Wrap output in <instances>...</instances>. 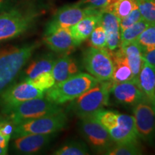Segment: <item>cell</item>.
I'll use <instances>...</instances> for the list:
<instances>
[{"label": "cell", "instance_id": "cell-1", "mask_svg": "<svg viewBox=\"0 0 155 155\" xmlns=\"http://www.w3.org/2000/svg\"><path fill=\"white\" fill-rule=\"evenodd\" d=\"M38 47V42H34L0 48V94L22 72Z\"/></svg>", "mask_w": 155, "mask_h": 155}, {"label": "cell", "instance_id": "cell-2", "mask_svg": "<svg viewBox=\"0 0 155 155\" xmlns=\"http://www.w3.org/2000/svg\"><path fill=\"white\" fill-rule=\"evenodd\" d=\"M100 82L88 73H79L67 80L56 83L45 92V97L58 105L71 101Z\"/></svg>", "mask_w": 155, "mask_h": 155}, {"label": "cell", "instance_id": "cell-3", "mask_svg": "<svg viewBox=\"0 0 155 155\" xmlns=\"http://www.w3.org/2000/svg\"><path fill=\"white\" fill-rule=\"evenodd\" d=\"M113 83L111 80L100 81L84 94L71 101L69 108L80 119L94 115L104 106H108Z\"/></svg>", "mask_w": 155, "mask_h": 155}, {"label": "cell", "instance_id": "cell-4", "mask_svg": "<svg viewBox=\"0 0 155 155\" xmlns=\"http://www.w3.org/2000/svg\"><path fill=\"white\" fill-rule=\"evenodd\" d=\"M36 15L35 12L13 7L0 13V42L13 40L28 30Z\"/></svg>", "mask_w": 155, "mask_h": 155}, {"label": "cell", "instance_id": "cell-5", "mask_svg": "<svg viewBox=\"0 0 155 155\" xmlns=\"http://www.w3.org/2000/svg\"><path fill=\"white\" fill-rule=\"evenodd\" d=\"M63 111L60 105L51 102L45 97L26 101L3 114L15 126L28 120L51 115Z\"/></svg>", "mask_w": 155, "mask_h": 155}, {"label": "cell", "instance_id": "cell-6", "mask_svg": "<svg viewBox=\"0 0 155 155\" xmlns=\"http://www.w3.org/2000/svg\"><path fill=\"white\" fill-rule=\"evenodd\" d=\"M68 123L66 114L63 111L51 115L28 120L15 125L12 138L26 134H55L65 127Z\"/></svg>", "mask_w": 155, "mask_h": 155}, {"label": "cell", "instance_id": "cell-7", "mask_svg": "<svg viewBox=\"0 0 155 155\" xmlns=\"http://www.w3.org/2000/svg\"><path fill=\"white\" fill-rule=\"evenodd\" d=\"M83 65L85 69L99 81L111 80L114 63L110 50L90 47L83 52Z\"/></svg>", "mask_w": 155, "mask_h": 155}, {"label": "cell", "instance_id": "cell-8", "mask_svg": "<svg viewBox=\"0 0 155 155\" xmlns=\"http://www.w3.org/2000/svg\"><path fill=\"white\" fill-rule=\"evenodd\" d=\"M79 129L89 145L97 152L106 153L114 145L108 131L94 116L81 118Z\"/></svg>", "mask_w": 155, "mask_h": 155}, {"label": "cell", "instance_id": "cell-9", "mask_svg": "<svg viewBox=\"0 0 155 155\" xmlns=\"http://www.w3.org/2000/svg\"><path fill=\"white\" fill-rule=\"evenodd\" d=\"M45 97V92L36 88L25 81L10 85L0 94V107L2 114L6 113L26 101Z\"/></svg>", "mask_w": 155, "mask_h": 155}, {"label": "cell", "instance_id": "cell-10", "mask_svg": "<svg viewBox=\"0 0 155 155\" xmlns=\"http://www.w3.org/2000/svg\"><path fill=\"white\" fill-rule=\"evenodd\" d=\"M101 12L96 9L83 7L81 2L63 6L58 9L51 20L48 23L45 34L58 28H71L85 17Z\"/></svg>", "mask_w": 155, "mask_h": 155}, {"label": "cell", "instance_id": "cell-11", "mask_svg": "<svg viewBox=\"0 0 155 155\" xmlns=\"http://www.w3.org/2000/svg\"><path fill=\"white\" fill-rule=\"evenodd\" d=\"M134 107V119L139 138L152 142L155 138V110L146 98Z\"/></svg>", "mask_w": 155, "mask_h": 155}, {"label": "cell", "instance_id": "cell-12", "mask_svg": "<svg viewBox=\"0 0 155 155\" xmlns=\"http://www.w3.org/2000/svg\"><path fill=\"white\" fill-rule=\"evenodd\" d=\"M43 41L53 52L68 55L78 47L71 33V28H63L55 29L44 35Z\"/></svg>", "mask_w": 155, "mask_h": 155}, {"label": "cell", "instance_id": "cell-13", "mask_svg": "<svg viewBox=\"0 0 155 155\" xmlns=\"http://www.w3.org/2000/svg\"><path fill=\"white\" fill-rule=\"evenodd\" d=\"M111 93L120 104L134 106L147 98L139 87L138 81L133 80L121 83H113Z\"/></svg>", "mask_w": 155, "mask_h": 155}, {"label": "cell", "instance_id": "cell-14", "mask_svg": "<svg viewBox=\"0 0 155 155\" xmlns=\"http://www.w3.org/2000/svg\"><path fill=\"white\" fill-rule=\"evenodd\" d=\"M55 134H26L14 138L13 149L21 154H35L47 146Z\"/></svg>", "mask_w": 155, "mask_h": 155}, {"label": "cell", "instance_id": "cell-15", "mask_svg": "<svg viewBox=\"0 0 155 155\" xmlns=\"http://www.w3.org/2000/svg\"><path fill=\"white\" fill-rule=\"evenodd\" d=\"M108 132L116 144L138 141L134 116L119 114L117 126L108 130Z\"/></svg>", "mask_w": 155, "mask_h": 155}, {"label": "cell", "instance_id": "cell-16", "mask_svg": "<svg viewBox=\"0 0 155 155\" xmlns=\"http://www.w3.org/2000/svg\"><path fill=\"white\" fill-rule=\"evenodd\" d=\"M98 25H101L106 31V48L110 51H114L119 46L120 42V19L113 13L101 12Z\"/></svg>", "mask_w": 155, "mask_h": 155}, {"label": "cell", "instance_id": "cell-17", "mask_svg": "<svg viewBox=\"0 0 155 155\" xmlns=\"http://www.w3.org/2000/svg\"><path fill=\"white\" fill-rule=\"evenodd\" d=\"M138 82L141 90L155 110V67L144 60L138 77Z\"/></svg>", "mask_w": 155, "mask_h": 155}, {"label": "cell", "instance_id": "cell-18", "mask_svg": "<svg viewBox=\"0 0 155 155\" xmlns=\"http://www.w3.org/2000/svg\"><path fill=\"white\" fill-rule=\"evenodd\" d=\"M56 58L53 54L49 53L40 56L34 60L22 71L21 81H26L32 79L40 74L46 72H51L54 64L55 63Z\"/></svg>", "mask_w": 155, "mask_h": 155}, {"label": "cell", "instance_id": "cell-19", "mask_svg": "<svg viewBox=\"0 0 155 155\" xmlns=\"http://www.w3.org/2000/svg\"><path fill=\"white\" fill-rule=\"evenodd\" d=\"M111 53L114 63V71L111 81L114 83H121L134 79L131 70L128 63L125 54L121 48Z\"/></svg>", "mask_w": 155, "mask_h": 155}, {"label": "cell", "instance_id": "cell-20", "mask_svg": "<svg viewBox=\"0 0 155 155\" xmlns=\"http://www.w3.org/2000/svg\"><path fill=\"white\" fill-rule=\"evenodd\" d=\"M79 71L78 65L74 58L68 55H65L56 60L51 72L56 84L78 74Z\"/></svg>", "mask_w": 155, "mask_h": 155}, {"label": "cell", "instance_id": "cell-21", "mask_svg": "<svg viewBox=\"0 0 155 155\" xmlns=\"http://www.w3.org/2000/svg\"><path fill=\"white\" fill-rule=\"evenodd\" d=\"M101 13L89 15L71 27V33L78 46L90 37L95 28L98 25Z\"/></svg>", "mask_w": 155, "mask_h": 155}, {"label": "cell", "instance_id": "cell-22", "mask_svg": "<svg viewBox=\"0 0 155 155\" xmlns=\"http://www.w3.org/2000/svg\"><path fill=\"white\" fill-rule=\"evenodd\" d=\"M123 50L127 58L135 80L138 81V77L142 67L144 59L142 58V51L139 45L136 41L131 42L124 47L120 48Z\"/></svg>", "mask_w": 155, "mask_h": 155}, {"label": "cell", "instance_id": "cell-23", "mask_svg": "<svg viewBox=\"0 0 155 155\" xmlns=\"http://www.w3.org/2000/svg\"><path fill=\"white\" fill-rule=\"evenodd\" d=\"M150 23L147 22L144 19L120 32V42L119 48H123L131 42L136 41L138 37L150 25Z\"/></svg>", "mask_w": 155, "mask_h": 155}, {"label": "cell", "instance_id": "cell-24", "mask_svg": "<svg viewBox=\"0 0 155 155\" xmlns=\"http://www.w3.org/2000/svg\"><path fill=\"white\" fill-rule=\"evenodd\" d=\"M136 6L135 0H110L104 11L113 13L121 19L127 17Z\"/></svg>", "mask_w": 155, "mask_h": 155}, {"label": "cell", "instance_id": "cell-25", "mask_svg": "<svg viewBox=\"0 0 155 155\" xmlns=\"http://www.w3.org/2000/svg\"><path fill=\"white\" fill-rule=\"evenodd\" d=\"M15 125L5 115L0 116V155L8 152L9 141L12 137Z\"/></svg>", "mask_w": 155, "mask_h": 155}, {"label": "cell", "instance_id": "cell-26", "mask_svg": "<svg viewBox=\"0 0 155 155\" xmlns=\"http://www.w3.org/2000/svg\"><path fill=\"white\" fill-rule=\"evenodd\" d=\"M108 155H137L141 154V147L138 141L116 144L106 151Z\"/></svg>", "mask_w": 155, "mask_h": 155}, {"label": "cell", "instance_id": "cell-27", "mask_svg": "<svg viewBox=\"0 0 155 155\" xmlns=\"http://www.w3.org/2000/svg\"><path fill=\"white\" fill-rule=\"evenodd\" d=\"M119 116V113L117 111L104 109H101L92 115L108 131L117 126Z\"/></svg>", "mask_w": 155, "mask_h": 155}, {"label": "cell", "instance_id": "cell-28", "mask_svg": "<svg viewBox=\"0 0 155 155\" xmlns=\"http://www.w3.org/2000/svg\"><path fill=\"white\" fill-rule=\"evenodd\" d=\"M88 154V147L81 141L68 142L54 152L55 155H86Z\"/></svg>", "mask_w": 155, "mask_h": 155}, {"label": "cell", "instance_id": "cell-29", "mask_svg": "<svg viewBox=\"0 0 155 155\" xmlns=\"http://www.w3.org/2000/svg\"><path fill=\"white\" fill-rule=\"evenodd\" d=\"M141 50L155 48V22L150 23L136 40Z\"/></svg>", "mask_w": 155, "mask_h": 155}, {"label": "cell", "instance_id": "cell-30", "mask_svg": "<svg viewBox=\"0 0 155 155\" xmlns=\"http://www.w3.org/2000/svg\"><path fill=\"white\" fill-rule=\"evenodd\" d=\"M27 81L31 85H32L36 88L45 92L48 89L53 87L55 84V78H54L52 72H46L40 74L38 76L32 79H29Z\"/></svg>", "mask_w": 155, "mask_h": 155}, {"label": "cell", "instance_id": "cell-31", "mask_svg": "<svg viewBox=\"0 0 155 155\" xmlns=\"http://www.w3.org/2000/svg\"><path fill=\"white\" fill-rule=\"evenodd\" d=\"M142 19L149 23L155 22V0H135Z\"/></svg>", "mask_w": 155, "mask_h": 155}, {"label": "cell", "instance_id": "cell-32", "mask_svg": "<svg viewBox=\"0 0 155 155\" xmlns=\"http://www.w3.org/2000/svg\"><path fill=\"white\" fill-rule=\"evenodd\" d=\"M90 45L96 48L104 49L106 48V34L104 28L98 25L91 32L90 37Z\"/></svg>", "mask_w": 155, "mask_h": 155}, {"label": "cell", "instance_id": "cell-33", "mask_svg": "<svg viewBox=\"0 0 155 155\" xmlns=\"http://www.w3.org/2000/svg\"><path fill=\"white\" fill-rule=\"evenodd\" d=\"M141 19H142V17L137 5L127 17L120 19V32L124 30L125 29L131 26L134 23L141 20Z\"/></svg>", "mask_w": 155, "mask_h": 155}, {"label": "cell", "instance_id": "cell-34", "mask_svg": "<svg viewBox=\"0 0 155 155\" xmlns=\"http://www.w3.org/2000/svg\"><path fill=\"white\" fill-rule=\"evenodd\" d=\"M110 0H82L80 2L83 7L103 12Z\"/></svg>", "mask_w": 155, "mask_h": 155}, {"label": "cell", "instance_id": "cell-35", "mask_svg": "<svg viewBox=\"0 0 155 155\" xmlns=\"http://www.w3.org/2000/svg\"><path fill=\"white\" fill-rule=\"evenodd\" d=\"M141 51H142L143 59L155 67V48L143 50Z\"/></svg>", "mask_w": 155, "mask_h": 155}, {"label": "cell", "instance_id": "cell-36", "mask_svg": "<svg viewBox=\"0 0 155 155\" xmlns=\"http://www.w3.org/2000/svg\"><path fill=\"white\" fill-rule=\"evenodd\" d=\"M14 0H0V13L12 8Z\"/></svg>", "mask_w": 155, "mask_h": 155}]
</instances>
